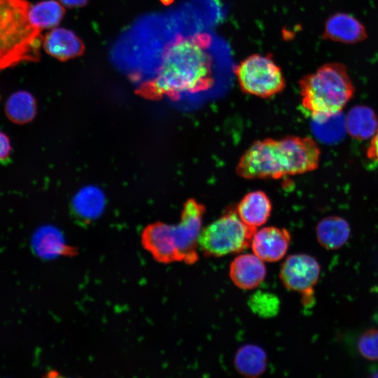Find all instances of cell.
<instances>
[{
  "label": "cell",
  "instance_id": "24",
  "mask_svg": "<svg viewBox=\"0 0 378 378\" xmlns=\"http://www.w3.org/2000/svg\"><path fill=\"white\" fill-rule=\"evenodd\" d=\"M12 152V146L8 136L0 131V163L8 161Z\"/></svg>",
  "mask_w": 378,
  "mask_h": 378
},
{
  "label": "cell",
  "instance_id": "18",
  "mask_svg": "<svg viewBox=\"0 0 378 378\" xmlns=\"http://www.w3.org/2000/svg\"><path fill=\"white\" fill-rule=\"evenodd\" d=\"M32 245L36 253L44 258H52L69 251L62 232L52 225L39 227L33 236Z\"/></svg>",
  "mask_w": 378,
  "mask_h": 378
},
{
  "label": "cell",
  "instance_id": "5",
  "mask_svg": "<svg viewBox=\"0 0 378 378\" xmlns=\"http://www.w3.org/2000/svg\"><path fill=\"white\" fill-rule=\"evenodd\" d=\"M204 207L195 200L184 206L176 224L159 223L157 236L160 249L169 262L192 264L198 259L197 248L202 232Z\"/></svg>",
  "mask_w": 378,
  "mask_h": 378
},
{
  "label": "cell",
  "instance_id": "21",
  "mask_svg": "<svg viewBox=\"0 0 378 378\" xmlns=\"http://www.w3.org/2000/svg\"><path fill=\"white\" fill-rule=\"evenodd\" d=\"M312 119L313 133L323 143L328 144L337 143L344 138L346 132L345 116L342 112L325 118Z\"/></svg>",
  "mask_w": 378,
  "mask_h": 378
},
{
  "label": "cell",
  "instance_id": "7",
  "mask_svg": "<svg viewBox=\"0 0 378 378\" xmlns=\"http://www.w3.org/2000/svg\"><path fill=\"white\" fill-rule=\"evenodd\" d=\"M234 71L240 88L250 94L268 97L285 87L282 71L270 56L252 55L241 62Z\"/></svg>",
  "mask_w": 378,
  "mask_h": 378
},
{
  "label": "cell",
  "instance_id": "22",
  "mask_svg": "<svg viewBox=\"0 0 378 378\" xmlns=\"http://www.w3.org/2000/svg\"><path fill=\"white\" fill-rule=\"evenodd\" d=\"M248 307L259 316L270 318L277 314L280 303L276 295L259 290L250 296Z\"/></svg>",
  "mask_w": 378,
  "mask_h": 378
},
{
  "label": "cell",
  "instance_id": "11",
  "mask_svg": "<svg viewBox=\"0 0 378 378\" xmlns=\"http://www.w3.org/2000/svg\"><path fill=\"white\" fill-rule=\"evenodd\" d=\"M45 51L60 61L80 56L85 46L80 38L66 28H55L46 33L43 40Z\"/></svg>",
  "mask_w": 378,
  "mask_h": 378
},
{
  "label": "cell",
  "instance_id": "10",
  "mask_svg": "<svg viewBox=\"0 0 378 378\" xmlns=\"http://www.w3.org/2000/svg\"><path fill=\"white\" fill-rule=\"evenodd\" d=\"M263 262L254 253L238 255L230 265V277L239 288L253 289L258 287L265 277L266 268Z\"/></svg>",
  "mask_w": 378,
  "mask_h": 378
},
{
  "label": "cell",
  "instance_id": "26",
  "mask_svg": "<svg viewBox=\"0 0 378 378\" xmlns=\"http://www.w3.org/2000/svg\"><path fill=\"white\" fill-rule=\"evenodd\" d=\"M59 1L65 6L74 8L85 5L88 0H59Z\"/></svg>",
  "mask_w": 378,
  "mask_h": 378
},
{
  "label": "cell",
  "instance_id": "12",
  "mask_svg": "<svg viewBox=\"0 0 378 378\" xmlns=\"http://www.w3.org/2000/svg\"><path fill=\"white\" fill-rule=\"evenodd\" d=\"M323 37L343 43H356L367 37L363 24L354 16L344 13L331 15L326 21Z\"/></svg>",
  "mask_w": 378,
  "mask_h": 378
},
{
  "label": "cell",
  "instance_id": "3",
  "mask_svg": "<svg viewBox=\"0 0 378 378\" xmlns=\"http://www.w3.org/2000/svg\"><path fill=\"white\" fill-rule=\"evenodd\" d=\"M26 0H0V71L36 61L43 38L29 20Z\"/></svg>",
  "mask_w": 378,
  "mask_h": 378
},
{
  "label": "cell",
  "instance_id": "14",
  "mask_svg": "<svg viewBox=\"0 0 378 378\" xmlns=\"http://www.w3.org/2000/svg\"><path fill=\"white\" fill-rule=\"evenodd\" d=\"M271 210L268 197L262 191H253L241 200L237 214L247 226L255 230L267 220Z\"/></svg>",
  "mask_w": 378,
  "mask_h": 378
},
{
  "label": "cell",
  "instance_id": "16",
  "mask_svg": "<svg viewBox=\"0 0 378 378\" xmlns=\"http://www.w3.org/2000/svg\"><path fill=\"white\" fill-rule=\"evenodd\" d=\"M346 132L356 139H367L376 132L378 119L370 107L358 105L352 107L345 116Z\"/></svg>",
  "mask_w": 378,
  "mask_h": 378
},
{
  "label": "cell",
  "instance_id": "4",
  "mask_svg": "<svg viewBox=\"0 0 378 378\" xmlns=\"http://www.w3.org/2000/svg\"><path fill=\"white\" fill-rule=\"evenodd\" d=\"M300 85L302 105L314 119L342 112L354 93L346 67L339 63L321 66L304 76Z\"/></svg>",
  "mask_w": 378,
  "mask_h": 378
},
{
  "label": "cell",
  "instance_id": "6",
  "mask_svg": "<svg viewBox=\"0 0 378 378\" xmlns=\"http://www.w3.org/2000/svg\"><path fill=\"white\" fill-rule=\"evenodd\" d=\"M255 230L247 226L237 214L230 212L202 230L198 246L209 256L220 257L239 253L251 245Z\"/></svg>",
  "mask_w": 378,
  "mask_h": 378
},
{
  "label": "cell",
  "instance_id": "23",
  "mask_svg": "<svg viewBox=\"0 0 378 378\" xmlns=\"http://www.w3.org/2000/svg\"><path fill=\"white\" fill-rule=\"evenodd\" d=\"M357 347L360 354L371 360H378V329H370L359 337Z\"/></svg>",
  "mask_w": 378,
  "mask_h": 378
},
{
  "label": "cell",
  "instance_id": "20",
  "mask_svg": "<svg viewBox=\"0 0 378 378\" xmlns=\"http://www.w3.org/2000/svg\"><path fill=\"white\" fill-rule=\"evenodd\" d=\"M64 8L55 0H44L30 6L29 20L38 29L56 27L64 15Z\"/></svg>",
  "mask_w": 378,
  "mask_h": 378
},
{
  "label": "cell",
  "instance_id": "1",
  "mask_svg": "<svg viewBox=\"0 0 378 378\" xmlns=\"http://www.w3.org/2000/svg\"><path fill=\"white\" fill-rule=\"evenodd\" d=\"M211 41L206 33L178 36L165 48L155 77L144 88L172 98L208 89L214 82Z\"/></svg>",
  "mask_w": 378,
  "mask_h": 378
},
{
  "label": "cell",
  "instance_id": "13",
  "mask_svg": "<svg viewBox=\"0 0 378 378\" xmlns=\"http://www.w3.org/2000/svg\"><path fill=\"white\" fill-rule=\"evenodd\" d=\"M71 206L75 214L81 220H94L104 214L106 197L99 186L88 184L75 192L71 200Z\"/></svg>",
  "mask_w": 378,
  "mask_h": 378
},
{
  "label": "cell",
  "instance_id": "17",
  "mask_svg": "<svg viewBox=\"0 0 378 378\" xmlns=\"http://www.w3.org/2000/svg\"><path fill=\"white\" fill-rule=\"evenodd\" d=\"M234 365L237 372L247 377L261 375L267 367V355L260 346L246 344L240 347L235 354Z\"/></svg>",
  "mask_w": 378,
  "mask_h": 378
},
{
  "label": "cell",
  "instance_id": "8",
  "mask_svg": "<svg viewBox=\"0 0 378 378\" xmlns=\"http://www.w3.org/2000/svg\"><path fill=\"white\" fill-rule=\"evenodd\" d=\"M321 268L318 261L307 254H293L286 258L280 270V279L286 288L301 293L304 304L311 302L313 288Z\"/></svg>",
  "mask_w": 378,
  "mask_h": 378
},
{
  "label": "cell",
  "instance_id": "15",
  "mask_svg": "<svg viewBox=\"0 0 378 378\" xmlns=\"http://www.w3.org/2000/svg\"><path fill=\"white\" fill-rule=\"evenodd\" d=\"M320 244L327 249L341 248L348 241L351 230L348 222L339 216H328L318 222L316 228Z\"/></svg>",
  "mask_w": 378,
  "mask_h": 378
},
{
  "label": "cell",
  "instance_id": "9",
  "mask_svg": "<svg viewBox=\"0 0 378 378\" xmlns=\"http://www.w3.org/2000/svg\"><path fill=\"white\" fill-rule=\"evenodd\" d=\"M290 236L282 228L262 227L255 230L251 241L253 252L265 262H276L284 258L289 247Z\"/></svg>",
  "mask_w": 378,
  "mask_h": 378
},
{
  "label": "cell",
  "instance_id": "19",
  "mask_svg": "<svg viewBox=\"0 0 378 378\" xmlns=\"http://www.w3.org/2000/svg\"><path fill=\"white\" fill-rule=\"evenodd\" d=\"M36 110L34 97L25 90H19L10 94L5 104L7 118L18 125L31 122L36 115Z\"/></svg>",
  "mask_w": 378,
  "mask_h": 378
},
{
  "label": "cell",
  "instance_id": "2",
  "mask_svg": "<svg viewBox=\"0 0 378 378\" xmlns=\"http://www.w3.org/2000/svg\"><path fill=\"white\" fill-rule=\"evenodd\" d=\"M320 154L316 142L307 137L267 139L248 149L239 163L238 172L248 178L302 174L318 167Z\"/></svg>",
  "mask_w": 378,
  "mask_h": 378
},
{
  "label": "cell",
  "instance_id": "25",
  "mask_svg": "<svg viewBox=\"0 0 378 378\" xmlns=\"http://www.w3.org/2000/svg\"><path fill=\"white\" fill-rule=\"evenodd\" d=\"M367 157L369 159L378 162V128L372 136L368 148Z\"/></svg>",
  "mask_w": 378,
  "mask_h": 378
}]
</instances>
